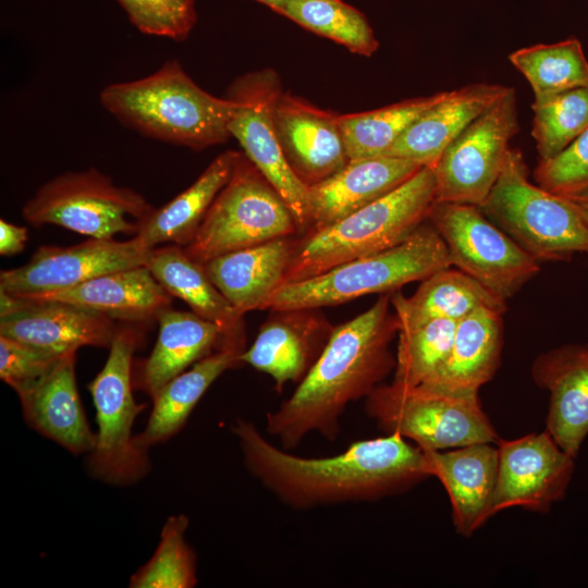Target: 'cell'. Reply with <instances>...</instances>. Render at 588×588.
Instances as JSON below:
<instances>
[{"mask_svg": "<svg viewBox=\"0 0 588 588\" xmlns=\"http://www.w3.org/2000/svg\"><path fill=\"white\" fill-rule=\"evenodd\" d=\"M231 430L248 471L294 510L376 501L430 477L422 449L399 434L353 442L328 457H303L271 443L252 422L237 418Z\"/></svg>", "mask_w": 588, "mask_h": 588, "instance_id": "obj_1", "label": "cell"}, {"mask_svg": "<svg viewBox=\"0 0 588 588\" xmlns=\"http://www.w3.org/2000/svg\"><path fill=\"white\" fill-rule=\"evenodd\" d=\"M391 293L335 328L293 394L266 415V431L284 450L295 449L310 432L333 441L346 407L371 391L395 366L390 344L399 333Z\"/></svg>", "mask_w": 588, "mask_h": 588, "instance_id": "obj_2", "label": "cell"}, {"mask_svg": "<svg viewBox=\"0 0 588 588\" xmlns=\"http://www.w3.org/2000/svg\"><path fill=\"white\" fill-rule=\"evenodd\" d=\"M99 99L123 125L154 139L198 151L231 137L235 102L200 88L176 59L146 77L106 86Z\"/></svg>", "mask_w": 588, "mask_h": 588, "instance_id": "obj_3", "label": "cell"}, {"mask_svg": "<svg viewBox=\"0 0 588 588\" xmlns=\"http://www.w3.org/2000/svg\"><path fill=\"white\" fill-rule=\"evenodd\" d=\"M434 201L433 170L422 167L387 195L295 242L283 284L399 245L428 221Z\"/></svg>", "mask_w": 588, "mask_h": 588, "instance_id": "obj_4", "label": "cell"}, {"mask_svg": "<svg viewBox=\"0 0 588 588\" xmlns=\"http://www.w3.org/2000/svg\"><path fill=\"white\" fill-rule=\"evenodd\" d=\"M446 245L429 221L387 250L341 264L318 275L283 284L266 309H318L369 294L399 291L451 267Z\"/></svg>", "mask_w": 588, "mask_h": 588, "instance_id": "obj_5", "label": "cell"}, {"mask_svg": "<svg viewBox=\"0 0 588 588\" xmlns=\"http://www.w3.org/2000/svg\"><path fill=\"white\" fill-rule=\"evenodd\" d=\"M479 208L539 264L588 253V223L568 198L529 181L519 149L510 147L501 174Z\"/></svg>", "mask_w": 588, "mask_h": 588, "instance_id": "obj_6", "label": "cell"}, {"mask_svg": "<svg viewBox=\"0 0 588 588\" xmlns=\"http://www.w3.org/2000/svg\"><path fill=\"white\" fill-rule=\"evenodd\" d=\"M365 409L383 432L399 434L422 450H449L499 440L478 394L392 381L371 391Z\"/></svg>", "mask_w": 588, "mask_h": 588, "instance_id": "obj_7", "label": "cell"}, {"mask_svg": "<svg viewBox=\"0 0 588 588\" xmlns=\"http://www.w3.org/2000/svg\"><path fill=\"white\" fill-rule=\"evenodd\" d=\"M298 233L293 215L270 182L240 152L233 172L184 246L205 264L221 255Z\"/></svg>", "mask_w": 588, "mask_h": 588, "instance_id": "obj_8", "label": "cell"}, {"mask_svg": "<svg viewBox=\"0 0 588 588\" xmlns=\"http://www.w3.org/2000/svg\"><path fill=\"white\" fill-rule=\"evenodd\" d=\"M142 340V331L131 322L118 326L106 364L88 384L98 424L88 466L95 477L113 485L133 483L150 467L147 451L132 434L135 418L146 407L133 395V355Z\"/></svg>", "mask_w": 588, "mask_h": 588, "instance_id": "obj_9", "label": "cell"}, {"mask_svg": "<svg viewBox=\"0 0 588 588\" xmlns=\"http://www.w3.org/2000/svg\"><path fill=\"white\" fill-rule=\"evenodd\" d=\"M154 207L138 192L115 185L95 168L62 173L42 184L23 205L34 226L53 224L91 238L136 235Z\"/></svg>", "mask_w": 588, "mask_h": 588, "instance_id": "obj_10", "label": "cell"}, {"mask_svg": "<svg viewBox=\"0 0 588 588\" xmlns=\"http://www.w3.org/2000/svg\"><path fill=\"white\" fill-rule=\"evenodd\" d=\"M428 221L444 241L452 267L502 299L514 296L540 270L478 206L434 201Z\"/></svg>", "mask_w": 588, "mask_h": 588, "instance_id": "obj_11", "label": "cell"}, {"mask_svg": "<svg viewBox=\"0 0 588 588\" xmlns=\"http://www.w3.org/2000/svg\"><path fill=\"white\" fill-rule=\"evenodd\" d=\"M517 132L516 94L509 87L446 147L432 168L436 201L480 207L501 174L510 140Z\"/></svg>", "mask_w": 588, "mask_h": 588, "instance_id": "obj_12", "label": "cell"}, {"mask_svg": "<svg viewBox=\"0 0 588 588\" xmlns=\"http://www.w3.org/2000/svg\"><path fill=\"white\" fill-rule=\"evenodd\" d=\"M281 91L278 74L271 69L235 78L225 96L235 102L229 131L286 203L302 233L308 230V186L289 166L275 134L272 107Z\"/></svg>", "mask_w": 588, "mask_h": 588, "instance_id": "obj_13", "label": "cell"}, {"mask_svg": "<svg viewBox=\"0 0 588 588\" xmlns=\"http://www.w3.org/2000/svg\"><path fill=\"white\" fill-rule=\"evenodd\" d=\"M150 249L134 236L127 241L90 237L72 246H40L26 264L1 270L0 291L32 297L70 289L108 272L145 266Z\"/></svg>", "mask_w": 588, "mask_h": 588, "instance_id": "obj_14", "label": "cell"}, {"mask_svg": "<svg viewBox=\"0 0 588 588\" xmlns=\"http://www.w3.org/2000/svg\"><path fill=\"white\" fill-rule=\"evenodd\" d=\"M498 477L492 515L509 507L547 512L563 499L574 473L572 455L544 430L498 440Z\"/></svg>", "mask_w": 588, "mask_h": 588, "instance_id": "obj_15", "label": "cell"}, {"mask_svg": "<svg viewBox=\"0 0 588 588\" xmlns=\"http://www.w3.org/2000/svg\"><path fill=\"white\" fill-rule=\"evenodd\" d=\"M114 319L77 305L13 296L0 291V335L57 354L108 347Z\"/></svg>", "mask_w": 588, "mask_h": 588, "instance_id": "obj_16", "label": "cell"}, {"mask_svg": "<svg viewBox=\"0 0 588 588\" xmlns=\"http://www.w3.org/2000/svg\"><path fill=\"white\" fill-rule=\"evenodd\" d=\"M338 117L290 93L281 91L273 103L272 121L283 155L307 186L350 161Z\"/></svg>", "mask_w": 588, "mask_h": 588, "instance_id": "obj_17", "label": "cell"}, {"mask_svg": "<svg viewBox=\"0 0 588 588\" xmlns=\"http://www.w3.org/2000/svg\"><path fill=\"white\" fill-rule=\"evenodd\" d=\"M317 309L273 310L241 363L269 375L278 392L301 382L327 345L333 328Z\"/></svg>", "mask_w": 588, "mask_h": 588, "instance_id": "obj_18", "label": "cell"}, {"mask_svg": "<svg viewBox=\"0 0 588 588\" xmlns=\"http://www.w3.org/2000/svg\"><path fill=\"white\" fill-rule=\"evenodd\" d=\"M422 167L412 160L379 156L350 160L327 179L308 186V232L331 225L387 195Z\"/></svg>", "mask_w": 588, "mask_h": 588, "instance_id": "obj_19", "label": "cell"}, {"mask_svg": "<svg viewBox=\"0 0 588 588\" xmlns=\"http://www.w3.org/2000/svg\"><path fill=\"white\" fill-rule=\"evenodd\" d=\"M428 473L448 492L456 531L470 536L492 516L499 453L492 443L424 450Z\"/></svg>", "mask_w": 588, "mask_h": 588, "instance_id": "obj_20", "label": "cell"}, {"mask_svg": "<svg viewBox=\"0 0 588 588\" xmlns=\"http://www.w3.org/2000/svg\"><path fill=\"white\" fill-rule=\"evenodd\" d=\"M531 377L550 392L546 430L576 457L588 434V345H565L539 355Z\"/></svg>", "mask_w": 588, "mask_h": 588, "instance_id": "obj_21", "label": "cell"}, {"mask_svg": "<svg viewBox=\"0 0 588 588\" xmlns=\"http://www.w3.org/2000/svg\"><path fill=\"white\" fill-rule=\"evenodd\" d=\"M75 355H63L40 380L17 393L27 424L74 454L90 453L97 436L90 430L75 379Z\"/></svg>", "mask_w": 588, "mask_h": 588, "instance_id": "obj_22", "label": "cell"}, {"mask_svg": "<svg viewBox=\"0 0 588 588\" xmlns=\"http://www.w3.org/2000/svg\"><path fill=\"white\" fill-rule=\"evenodd\" d=\"M507 89L501 84L476 83L449 90L403 132L384 156L432 169L446 147Z\"/></svg>", "mask_w": 588, "mask_h": 588, "instance_id": "obj_23", "label": "cell"}, {"mask_svg": "<svg viewBox=\"0 0 588 588\" xmlns=\"http://www.w3.org/2000/svg\"><path fill=\"white\" fill-rule=\"evenodd\" d=\"M157 321L156 344L149 356L139 360L133 370L134 388L150 397L196 362L221 345L230 344L218 324L193 311L169 307L158 315Z\"/></svg>", "mask_w": 588, "mask_h": 588, "instance_id": "obj_24", "label": "cell"}, {"mask_svg": "<svg viewBox=\"0 0 588 588\" xmlns=\"http://www.w3.org/2000/svg\"><path fill=\"white\" fill-rule=\"evenodd\" d=\"M295 241L280 237L216 257L205 270L224 297L241 313L266 309L283 285Z\"/></svg>", "mask_w": 588, "mask_h": 588, "instance_id": "obj_25", "label": "cell"}, {"mask_svg": "<svg viewBox=\"0 0 588 588\" xmlns=\"http://www.w3.org/2000/svg\"><path fill=\"white\" fill-rule=\"evenodd\" d=\"M33 299L58 301L91 309L131 323L157 320L171 307L172 296L146 266L108 272L76 286L50 292Z\"/></svg>", "mask_w": 588, "mask_h": 588, "instance_id": "obj_26", "label": "cell"}, {"mask_svg": "<svg viewBox=\"0 0 588 588\" xmlns=\"http://www.w3.org/2000/svg\"><path fill=\"white\" fill-rule=\"evenodd\" d=\"M480 307L456 322L445 362L421 385L453 393L478 394L498 370L503 347V316Z\"/></svg>", "mask_w": 588, "mask_h": 588, "instance_id": "obj_27", "label": "cell"}, {"mask_svg": "<svg viewBox=\"0 0 588 588\" xmlns=\"http://www.w3.org/2000/svg\"><path fill=\"white\" fill-rule=\"evenodd\" d=\"M145 266L172 297L218 324L228 343L245 347L244 315L217 289L204 265L192 259L183 246L168 244L151 248Z\"/></svg>", "mask_w": 588, "mask_h": 588, "instance_id": "obj_28", "label": "cell"}, {"mask_svg": "<svg viewBox=\"0 0 588 588\" xmlns=\"http://www.w3.org/2000/svg\"><path fill=\"white\" fill-rule=\"evenodd\" d=\"M238 154L229 149L218 155L187 188L161 207H154L139 221L134 237L148 249L167 243L186 246L229 181Z\"/></svg>", "mask_w": 588, "mask_h": 588, "instance_id": "obj_29", "label": "cell"}, {"mask_svg": "<svg viewBox=\"0 0 588 588\" xmlns=\"http://www.w3.org/2000/svg\"><path fill=\"white\" fill-rule=\"evenodd\" d=\"M245 347L224 344L164 384L151 399L154 406L134 443L144 451L174 436L208 388L225 370L242 364Z\"/></svg>", "mask_w": 588, "mask_h": 588, "instance_id": "obj_30", "label": "cell"}, {"mask_svg": "<svg viewBox=\"0 0 588 588\" xmlns=\"http://www.w3.org/2000/svg\"><path fill=\"white\" fill-rule=\"evenodd\" d=\"M420 282L409 297L400 291L391 293L399 329L433 319L457 322L480 307L506 310L505 299L452 266L433 272Z\"/></svg>", "mask_w": 588, "mask_h": 588, "instance_id": "obj_31", "label": "cell"}, {"mask_svg": "<svg viewBox=\"0 0 588 588\" xmlns=\"http://www.w3.org/2000/svg\"><path fill=\"white\" fill-rule=\"evenodd\" d=\"M446 94L441 91L371 111L339 114L338 122L348 160L384 156L403 132Z\"/></svg>", "mask_w": 588, "mask_h": 588, "instance_id": "obj_32", "label": "cell"}, {"mask_svg": "<svg viewBox=\"0 0 588 588\" xmlns=\"http://www.w3.org/2000/svg\"><path fill=\"white\" fill-rule=\"evenodd\" d=\"M535 98L588 85V61L577 38L520 48L509 56Z\"/></svg>", "mask_w": 588, "mask_h": 588, "instance_id": "obj_33", "label": "cell"}, {"mask_svg": "<svg viewBox=\"0 0 588 588\" xmlns=\"http://www.w3.org/2000/svg\"><path fill=\"white\" fill-rule=\"evenodd\" d=\"M274 12L353 53L371 57L379 48L365 15L342 0H287Z\"/></svg>", "mask_w": 588, "mask_h": 588, "instance_id": "obj_34", "label": "cell"}, {"mask_svg": "<svg viewBox=\"0 0 588 588\" xmlns=\"http://www.w3.org/2000/svg\"><path fill=\"white\" fill-rule=\"evenodd\" d=\"M531 135L539 159L553 158L588 128V85L535 98Z\"/></svg>", "mask_w": 588, "mask_h": 588, "instance_id": "obj_35", "label": "cell"}, {"mask_svg": "<svg viewBox=\"0 0 588 588\" xmlns=\"http://www.w3.org/2000/svg\"><path fill=\"white\" fill-rule=\"evenodd\" d=\"M456 322L433 319L399 329L393 382L418 385L434 373L451 351Z\"/></svg>", "mask_w": 588, "mask_h": 588, "instance_id": "obj_36", "label": "cell"}, {"mask_svg": "<svg viewBox=\"0 0 588 588\" xmlns=\"http://www.w3.org/2000/svg\"><path fill=\"white\" fill-rule=\"evenodd\" d=\"M188 524L184 514L168 518L154 555L131 577V588H192L197 585L196 555L184 537Z\"/></svg>", "mask_w": 588, "mask_h": 588, "instance_id": "obj_37", "label": "cell"}, {"mask_svg": "<svg viewBox=\"0 0 588 588\" xmlns=\"http://www.w3.org/2000/svg\"><path fill=\"white\" fill-rule=\"evenodd\" d=\"M143 34L185 40L197 22L194 0H117Z\"/></svg>", "mask_w": 588, "mask_h": 588, "instance_id": "obj_38", "label": "cell"}, {"mask_svg": "<svg viewBox=\"0 0 588 588\" xmlns=\"http://www.w3.org/2000/svg\"><path fill=\"white\" fill-rule=\"evenodd\" d=\"M534 179L540 187L563 197L588 189V128L559 155L539 159Z\"/></svg>", "mask_w": 588, "mask_h": 588, "instance_id": "obj_39", "label": "cell"}, {"mask_svg": "<svg viewBox=\"0 0 588 588\" xmlns=\"http://www.w3.org/2000/svg\"><path fill=\"white\" fill-rule=\"evenodd\" d=\"M63 355L0 335V378L17 394L47 375Z\"/></svg>", "mask_w": 588, "mask_h": 588, "instance_id": "obj_40", "label": "cell"}, {"mask_svg": "<svg viewBox=\"0 0 588 588\" xmlns=\"http://www.w3.org/2000/svg\"><path fill=\"white\" fill-rule=\"evenodd\" d=\"M27 240L28 231L25 226L0 220V254L2 256H12L23 252Z\"/></svg>", "mask_w": 588, "mask_h": 588, "instance_id": "obj_41", "label": "cell"}, {"mask_svg": "<svg viewBox=\"0 0 588 588\" xmlns=\"http://www.w3.org/2000/svg\"><path fill=\"white\" fill-rule=\"evenodd\" d=\"M566 198H568L573 203V205L577 208V210L588 223V189L579 194L568 196Z\"/></svg>", "mask_w": 588, "mask_h": 588, "instance_id": "obj_42", "label": "cell"}, {"mask_svg": "<svg viewBox=\"0 0 588 588\" xmlns=\"http://www.w3.org/2000/svg\"><path fill=\"white\" fill-rule=\"evenodd\" d=\"M267 7H269L272 11L281 7L283 3H285L287 0H256Z\"/></svg>", "mask_w": 588, "mask_h": 588, "instance_id": "obj_43", "label": "cell"}]
</instances>
